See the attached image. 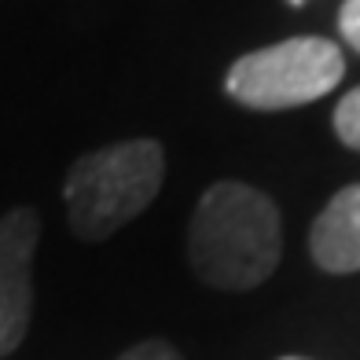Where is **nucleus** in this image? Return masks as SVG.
I'll return each mask as SVG.
<instances>
[{"mask_svg":"<svg viewBox=\"0 0 360 360\" xmlns=\"http://www.w3.org/2000/svg\"><path fill=\"white\" fill-rule=\"evenodd\" d=\"M280 210L265 191L239 180H217L202 191L188 224V265L206 287H261L280 265Z\"/></svg>","mask_w":360,"mask_h":360,"instance_id":"nucleus-1","label":"nucleus"},{"mask_svg":"<svg viewBox=\"0 0 360 360\" xmlns=\"http://www.w3.org/2000/svg\"><path fill=\"white\" fill-rule=\"evenodd\" d=\"M162 180L166 151L151 136L118 140L81 155L63 180L70 232L81 243L110 239L158 199Z\"/></svg>","mask_w":360,"mask_h":360,"instance_id":"nucleus-2","label":"nucleus"},{"mask_svg":"<svg viewBox=\"0 0 360 360\" xmlns=\"http://www.w3.org/2000/svg\"><path fill=\"white\" fill-rule=\"evenodd\" d=\"M346 74L338 44L323 37H290L232 63L224 89L250 110H290L323 100Z\"/></svg>","mask_w":360,"mask_h":360,"instance_id":"nucleus-3","label":"nucleus"},{"mask_svg":"<svg viewBox=\"0 0 360 360\" xmlns=\"http://www.w3.org/2000/svg\"><path fill=\"white\" fill-rule=\"evenodd\" d=\"M37 243L41 217L34 206H15L0 217V356H11L30 331Z\"/></svg>","mask_w":360,"mask_h":360,"instance_id":"nucleus-4","label":"nucleus"},{"mask_svg":"<svg viewBox=\"0 0 360 360\" xmlns=\"http://www.w3.org/2000/svg\"><path fill=\"white\" fill-rule=\"evenodd\" d=\"M309 250L323 272H360V184L331 195L309 232Z\"/></svg>","mask_w":360,"mask_h":360,"instance_id":"nucleus-5","label":"nucleus"},{"mask_svg":"<svg viewBox=\"0 0 360 360\" xmlns=\"http://www.w3.org/2000/svg\"><path fill=\"white\" fill-rule=\"evenodd\" d=\"M335 133H338V140L346 147L360 151V85L338 100V107H335Z\"/></svg>","mask_w":360,"mask_h":360,"instance_id":"nucleus-6","label":"nucleus"},{"mask_svg":"<svg viewBox=\"0 0 360 360\" xmlns=\"http://www.w3.org/2000/svg\"><path fill=\"white\" fill-rule=\"evenodd\" d=\"M114 360H184L169 342H162V338H147V342H136V346H129L122 356H114Z\"/></svg>","mask_w":360,"mask_h":360,"instance_id":"nucleus-7","label":"nucleus"},{"mask_svg":"<svg viewBox=\"0 0 360 360\" xmlns=\"http://www.w3.org/2000/svg\"><path fill=\"white\" fill-rule=\"evenodd\" d=\"M338 34L349 48L360 52V0H346V4L338 8Z\"/></svg>","mask_w":360,"mask_h":360,"instance_id":"nucleus-8","label":"nucleus"},{"mask_svg":"<svg viewBox=\"0 0 360 360\" xmlns=\"http://www.w3.org/2000/svg\"><path fill=\"white\" fill-rule=\"evenodd\" d=\"M287 4H290V8H302V4H305V0H287Z\"/></svg>","mask_w":360,"mask_h":360,"instance_id":"nucleus-9","label":"nucleus"},{"mask_svg":"<svg viewBox=\"0 0 360 360\" xmlns=\"http://www.w3.org/2000/svg\"><path fill=\"white\" fill-rule=\"evenodd\" d=\"M280 360H309V356H280Z\"/></svg>","mask_w":360,"mask_h":360,"instance_id":"nucleus-10","label":"nucleus"}]
</instances>
